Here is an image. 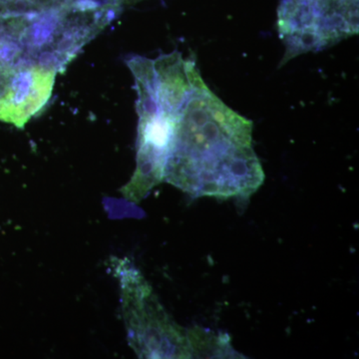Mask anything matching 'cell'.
Wrapping results in <instances>:
<instances>
[{"instance_id": "2", "label": "cell", "mask_w": 359, "mask_h": 359, "mask_svg": "<svg viewBox=\"0 0 359 359\" xmlns=\"http://www.w3.org/2000/svg\"><path fill=\"white\" fill-rule=\"evenodd\" d=\"M116 11L79 0L37 13H0V83L27 66L58 74L109 25Z\"/></svg>"}, {"instance_id": "3", "label": "cell", "mask_w": 359, "mask_h": 359, "mask_svg": "<svg viewBox=\"0 0 359 359\" xmlns=\"http://www.w3.org/2000/svg\"><path fill=\"white\" fill-rule=\"evenodd\" d=\"M121 289L123 318L130 346L140 358H194L191 330L165 311L138 269L127 259H113Z\"/></svg>"}, {"instance_id": "1", "label": "cell", "mask_w": 359, "mask_h": 359, "mask_svg": "<svg viewBox=\"0 0 359 359\" xmlns=\"http://www.w3.org/2000/svg\"><path fill=\"white\" fill-rule=\"evenodd\" d=\"M153 104L169 136L164 182L193 198L247 199L264 175L252 122L205 84L194 59L165 71Z\"/></svg>"}, {"instance_id": "4", "label": "cell", "mask_w": 359, "mask_h": 359, "mask_svg": "<svg viewBox=\"0 0 359 359\" xmlns=\"http://www.w3.org/2000/svg\"><path fill=\"white\" fill-rule=\"evenodd\" d=\"M359 0H282L278 9L283 62L325 50L358 33Z\"/></svg>"}, {"instance_id": "6", "label": "cell", "mask_w": 359, "mask_h": 359, "mask_svg": "<svg viewBox=\"0 0 359 359\" xmlns=\"http://www.w3.org/2000/svg\"><path fill=\"white\" fill-rule=\"evenodd\" d=\"M13 9V0H0V13H11Z\"/></svg>"}, {"instance_id": "5", "label": "cell", "mask_w": 359, "mask_h": 359, "mask_svg": "<svg viewBox=\"0 0 359 359\" xmlns=\"http://www.w3.org/2000/svg\"><path fill=\"white\" fill-rule=\"evenodd\" d=\"M57 73L27 66L0 83V121L23 129L50 100Z\"/></svg>"}]
</instances>
